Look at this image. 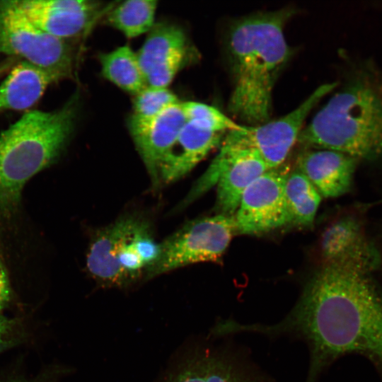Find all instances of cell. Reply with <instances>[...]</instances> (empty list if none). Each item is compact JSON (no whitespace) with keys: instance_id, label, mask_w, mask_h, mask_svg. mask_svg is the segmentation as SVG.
<instances>
[{"instance_id":"cell-9","label":"cell","mask_w":382,"mask_h":382,"mask_svg":"<svg viewBox=\"0 0 382 382\" xmlns=\"http://www.w3.org/2000/svg\"><path fill=\"white\" fill-rule=\"evenodd\" d=\"M269 170L255 151L221 143L219 154L190 192L185 204L216 184L218 209L222 214L234 216L246 188Z\"/></svg>"},{"instance_id":"cell-17","label":"cell","mask_w":382,"mask_h":382,"mask_svg":"<svg viewBox=\"0 0 382 382\" xmlns=\"http://www.w3.org/2000/svg\"><path fill=\"white\" fill-rule=\"evenodd\" d=\"M61 78L25 61L16 64L0 84V110H24L35 105L47 87Z\"/></svg>"},{"instance_id":"cell-15","label":"cell","mask_w":382,"mask_h":382,"mask_svg":"<svg viewBox=\"0 0 382 382\" xmlns=\"http://www.w3.org/2000/svg\"><path fill=\"white\" fill-rule=\"evenodd\" d=\"M224 134L186 122L161 164L159 181L170 183L189 173L212 149L221 144Z\"/></svg>"},{"instance_id":"cell-7","label":"cell","mask_w":382,"mask_h":382,"mask_svg":"<svg viewBox=\"0 0 382 382\" xmlns=\"http://www.w3.org/2000/svg\"><path fill=\"white\" fill-rule=\"evenodd\" d=\"M235 232L233 216L219 214L188 223L160 243V254L146 270V277L197 262L220 261Z\"/></svg>"},{"instance_id":"cell-22","label":"cell","mask_w":382,"mask_h":382,"mask_svg":"<svg viewBox=\"0 0 382 382\" xmlns=\"http://www.w3.org/2000/svg\"><path fill=\"white\" fill-rule=\"evenodd\" d=\"M181 107L187 122L204 130L227 133L245 126L236 123L216 108L203 103L181 102Z\"/></svg>"},{"instance_id":"cell-26","label":"cell","mask_w":382,"mask_h":382,"mask_svg":"<svg viewBox=\"0 0 382 382\" xmlns=\"http://www.w3.org/2000/svg\"><path fill=\"white\" fill-rule=\"evenodd\" d=\"M11 289L7 272L0 260V311L5 307L10 299Z\"/></svg>"},{"instance_id":"cell-10","label":"cell","mask_w":382,"mask_h":382,"mask_svg":"<svg viewBox=\"0 0 382 382\" xmlns=\"http://www.w3.org/2000/svg\"><path fill=\"white\" fill-rule=\"evenodd\" d=\"M34 24L68 41L88 34L115 4L90 0H14Z\"/></svg>"},{"instance_id":"cell-12","label":"cell","mask_w":382,"mask_h":382,"mask_svg":"<svg viewBox=\"0 0 382 382\" xmlns=\"http://www.w3.org/2000/svg\"><path fill=\"white\" fill-rule=\"evenodd\" d=\"M320 252L324 263H342L371 274L381 265L378 249L361 221L352 216L340 218L323 231Z\"/></svg>"},{"instance_id":"cell-13","label":"cell","mask_w":382,"mask_h":382,"mask_svg":"<svg viewBox=\"0 0 382 382\" xmlns=\"http://www.w3.org/2000/svg\"><path fill=\"white\" fill-rule=\"evenodd\" d=\"M186 122L181 102L150 120L129 119V133L154 184L160 182L161 164Z\"/></svg>"},{"instance_id":"cell-2","label":"cell","mask_w":382,"mask_h":382,"mask_svg":"<svg viewBox=\"0 0 382 382\" xmlns=\"http://www.w3.org/2000/svg\"><path fill=\"white\" fill-rule=\"evenodd\" d=\"M294 11L257 13L229 28L226 45L233 85L228 109L246 123L269 121L274 83L291 54L284 29Z\"/></svg>"},{"instance_id":"cell-23","label":"cell","mask_w":382,"mask_h":382,"mask_svg":"<svg viewBox=\"0 0 382 382\" xmlns=\"http://www.w3.org/2000/svg\"><path fill=\"white\" fill-rule=\"evenodd\" d=\"M180 102L176 95L168 88L146 86L135 95L133 112L129 119L136 121L152 119Z\"/></svg>"},{"instance_id":"cell-14","label":"cell","mask_w":382,"mask_h":382,"mask_svg":"<svg viewBox=\"0 0 382 382\" xmlns=\"http://www.w3.org/2000/svg\"><path fill=\"white\" fill-rule=\"evenodd\" d=\"M359 160L341 152L305 151L297 158L301 172L324 197H337L350 190Z\"/></svg>"},{"instance_id":"cell-8","label":"cell","mask_w":382,"mask_h":382,"mask_svg":"<svg viewBox=\"0 0 382 382\" xmlns=\"http://www.w3.org/2000/svg\"><path fill=\"white\" fill-rule=\"evenodd\" d=\"M336 86V82L323 84L286 115L259 125L245 126L242 129L228 132L221 143L252 149L262 158L270 170L277 169L298 142L304 122L311 111Z\"/></svg>"},{"instance_id":"cell-21","label":"cell","mask_w":382,"mask_h":382,"mask_svg":"<svg viewBox=\"0 0 382 382\" xmlns=\"http://www.w3.org/2000/svg\"><path fill=\"white\" fill-rule=\"evenodd\" d=\"M155 0H129L114 5L105 16V22L128 38L149 33L154 25Z\"/></svg>"},{"instance_id":"cell-25","label":"cell","mask_w":382,"mask_h":382,"mask_svg":"<svg viewBox=\"0 0 382 382\" xmlns=\"http://www.w3.org/2000/svg\"><path fill=\"white\" fill-rule=\"evenodd\" d=\"M15 323L0 315V352L10 347L14 340Z\"/></svg>"},{"instance_id":"cell-1","label":"cell","mask_w":382,"mask_h":382,"mask_svg":"<svg viewBox=\"0 0 382 382\" xmlns=\"http://www.w3.org/2000/svg\"><path fill=\"white\" fill-rule=\"evenodd\" d=\"M262 335L304 340L310 350L306 382L349 353L382 364V296L371 274L342 263H324L281 321L261 325Z\"/></svg>"},{"instance_id":"cell-28","label":"cell","mask_w":382,"mask_h":382,"mask_svg":"<svg viewBox=\"0 0 382 382\" xmlns=\"http://www.w3.org/2000/svg\"><path fill=\"white\" fill-rule=\"evenodd\" d=\"M3 382H28L23 379H11Z\"/></svg>"},{"instance_id":"cell-3","label":"cell","mask_w":382,"mask_h":382,"mask_svg":"<svg viewBox=\"0 0 382 382\" xmlns=\"http://www.w3.org/2000/svg\"><path fill=\"white\" fill-rule=\"evenodd\" d=\"M79 96L53 111L30 110L0 135V216L9 215L25 183L52 163L70 138Z\"/></svg>"},{"instance_id":"cell-19","label":"cell","mask_w":382,"mask_h":382,"mask_svg":"<svg viewBox=\"0 0 382 382\" xmlns=\"http://www.w3.org/2000/svg\"><path fill=\"white\" fill-rule=\"evenodd\" d=\"M98 58L103 76L120 89L135 96L146 86L137 53L130 47H119Z\"/></svg>"},{"instance_id":"cell-24","label":"cell","mask_w":382,"mask_h":382,"mask_svg":"<svg viewBox=\"0 0 382 382\" xmlns=\"http://www.w3.org/2000/svg\"><path fill=\"white\" fill-rule=\"evenodd\" d=\"M195 50L192 47L179 51L153 67L146 75V86L168 88L176 74L194 58Z\"/></svg>"},{"instance_id":"cell-20","label":"cell","mask_w":382,"mask_h":382,"mask_svg":"<svg viewBox=\"0 0 382 382\" xmlns=\"http://www.w3.org/2000/svg\"><path fill=\"white\" fill-rule=\"evenodd\" d=\"M284 195L291 222L303 226L312 225L321 195L299 170L285 175Z\"/></svg>"},{"instance_id":"cell-16","label":"cell","mask_w":382,"mask_h":382,"mask_svg":"<svg viewBox=\"0 0 382 382\" xmlns=\"http://www.w3.org/2000/svg\"><path fill=\"white\" fill-rule=\"evenodd\" d=\"M170 382H265L236 357L206 351L192 357Z\"/></svg>"},{"instance_id":"cell-4","label":"cell","mask_w":382,"mask_h":382,"mask_svg":"<svg viewBox=\"0 0 382 382\" xmlns=\"http://www.w3.org/2000/svg\"><path fill=\"white\" fill-rule=\"evenodd\" d=\"M298 142L358 160L382 157V96L356 80L335 93L301 130Z\"/></svg>"},{"instance_id":"cell-11","label":"cell","mask_w":382,"mask_h":382,"mask_svg":"<svg viewBox=\"0 0 382 382\" xmlns=\"http://www.w3.org/2000/svg\"><path fill=\"white\" fill-rule=\"evenodd\" d=\"M285 175L269 170L243 193L235 213L236 231L257 234L291 222L284 195Z\"/></svg>"},{"instance_id":"cell-27","label":"cell","mask_w":382,"mask_h":382,"mask_svg":"<svg viewBox=\"0 0 382 382\" xmlns=\"http://www.w3.org/2000/svg\"><path fill=\"white\" fill-rule=\"evenodd\" d=\"M9 66L8 63L0 65V74H2Z\"/></svg>"},{"instance_id":"cell-6","label":"cell","mask_w":382,"mask_h":382,"mask_svg":"<svg viewBox=\"0 0 382 382\" xmlns=\"http://www.w3.org/2000/svg\"><path fill=\"white\" fill-rule=\"evenodd\" d=\"M0 53L54 72L72 75L74 54L68 42L53 37L30 21L14 0L0 1Z\"/></svg>"},{"instance_id":"cell-5","label":"cell","mask_w":382,"mask_h":382,"mask_svg":"<svg viewBox=\"0 0 382 382\" xmlns=\"http://www.w3.org/2000/svg\"><path fill=\"white\" fill-rule=\"evenodd\" d=\"M150 226L135 216H125L98 232L92 241L86 257L87 268L99 281L122 285L145 272L139 240Z\"/></svg>"},{"instance_id":"cell-18","label":"cell","mask_w":382,"mask_h":382,"mask_svg":"<svg viewBox=\"0 0 382 382\" xmlns=\"http://www.w3.org/2000/svg\"><path fill=\"white\" fill-rule=\"evenodd\" d=\"M190 47L186 34L181 28L170 23H155L136 52L144 76L164 59Z\"/></svg>"}]
</instances>
